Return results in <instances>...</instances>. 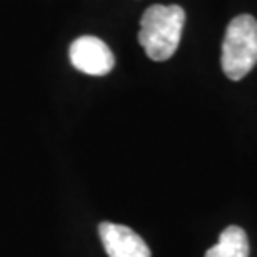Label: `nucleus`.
I'll list each match as a JSON object with an SVG mask.
<instances>
[{
    "instance_id": "obj_5",
    "label": "nucleus",
    "mask_w": 257,
    "mask_h": 257,
    "mask_svg": "<svg viewBox=\"0 0 257 257\" xmlns=\"http://www.w3.org/2000/svg\"><path fill=\"white\" fill-rule=\"evenodd\" d=\"M249 242L244 229L240 227H227L221 232L215 246L206 251V257H248Z\"/></svg>"
},
{
    "instance_id": "obj_3",
    "label": "nucleus",
    "mask_w": 257,
    "mask_h": 257,
    "mask_svg": "<svg viewBox=\"0 0 257 257\" xmlns=\"http://www.w3.org/2000/svg\"><path fill=\"white\" fill-rule=\"evenodd\" d=\"M69 57L74 69L92 76H103L110 73L114 67V55L110 52V48L95 37L76 38L71 44Z\"/></svg>"
},
{
    "instance_id": "obj_2",
    "label": "nucleus",
    "mask_w": 257,
    "mask_h": 257,
    "mask_svg": "<svg viewBox=\"0 0 257 257\" xmlns=\"http://www.w3.org/2000/svg\"><path fill=\"white\" fill-rule=\"evenodd\" d=\"M257 65V19L238 16L229 23L223 38L221 69L230 80H242Z\"/></svg>"
},
{
    "instance_id": "obj_1",
    "label": "nucleus",
    "mask_w": 257,
    "mask_h": 257,
    "mask_svg": "<svg viewBox=\"0 0 257 257\" xmlns=\"http://www.w3.org/2000/svg\"><path fill=\"white\" fill-rule=\"evenodd\" d=\"M185 25L181 6L155 4L145 10L139 27V44L153 61H166L179 46Z\"/></svg>"
},
{
    "instance_id": "obj_4",
    "label": "nucleus",
    "mask_w": 257,
    "mask_h": 257,
    "mask_svg": "<svg viewBox=\"0 0 257 257\" xmlns=\"http://www.w3.org/2000/svg\"><path fill=\"white\" fill-rule=\"evenodd\" d=\"M99 238L109 257H151L145 240L126 225L101 223Z\"/></svg>"
}]
</instances>
